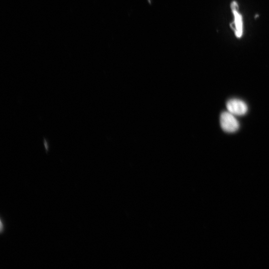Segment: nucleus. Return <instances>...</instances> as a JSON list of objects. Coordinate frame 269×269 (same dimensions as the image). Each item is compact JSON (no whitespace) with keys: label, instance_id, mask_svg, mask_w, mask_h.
<instances>
[{"label":"nucleus","instance_id":"nucleus-1","mask_svg":"<svg viewBox=\"0 0 269 269\" xmlns=\"http://www.w3.org/2000/svg\"><path fill=\"white\" fill-rule=\"evenodd\" d=\"M221 127L223 130L228 133L236 132L239 129V123L231 112H222L220 116Z\"/></svg>","mask_w":269,"mask_h":269},{"label":"nucleus","instance_id":"nucleus-2","mask_svg":"<svg viewBox=\"0 0 269 269\" xmlns=\"http://www.w3.org/2000/svg\"><path fill=\"white\" fill-rule=\"evenodd\" d=\"M226 107L231 113L236 115H243L247 111L245 103L239 99H233L227 101Z\"/></svg>","mask_w":269,"mask_h":269},{"label":"nucleus","instance_id":"nucleus-3","mask_svg":"<svg viewBox=\"0 0 269 269\" xmlns=\"http://www.w3.org/2000/svg\"><path fill=\"white\" fill-rule=\"evenodd\" d=\"M231 7L234 16V26L232 27L234 30L236 36L240 38L243 34L242 17L237 11L238 5L236 2H233Z\"/></svg>","mask_w":269,"mask_h":269}]
</instances>
